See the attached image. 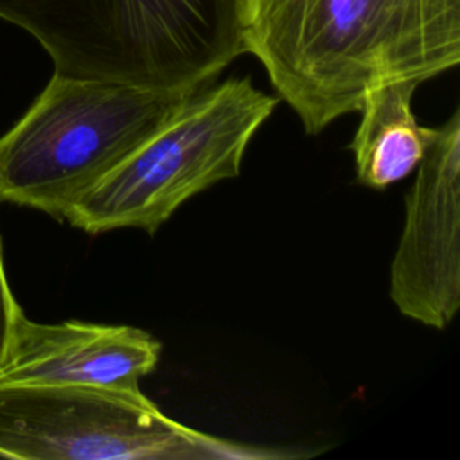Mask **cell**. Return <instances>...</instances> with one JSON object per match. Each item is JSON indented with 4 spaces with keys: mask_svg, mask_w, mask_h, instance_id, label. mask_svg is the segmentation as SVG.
<instances>
[{
    "mask_svg": "<svg viewBox=\"0 0 460 460\" xmlns=\"http://www.w3.org/2000/svg\"><path fill=\"white\" fill-rule=\"evenodd\" d=\"M244 52L309 135L368 90L460 63V0H239Z\"/></svg>",
    "mask_w": 460,
    "mask_h": 460,
    "instance_id": "1",
    "label": "cell"
},
{
    "mask_svg": "<svg viewBox=\"0 0 460 460\" xmlns=\"http://www.w3.org/2000/svg\"><path fill=\"white\" fill-rule=\"evenodd\" d=\"M54 74L155 90L212 81L241 50L239 0H0Z\"/></svg>",
    "mask_w": 460,
    "mask_h": 460,
    "instance_id": "2",
    "label": "cell"
},
{
    "mask_svg": "<svg viewBox=\"0 0 460 460\" xmlns=\"http://www.w3.org/2000/svg\"><path fill=\"white\" fill-rule=\"evenodd\" d=\"M192 92L54 74L25 115L0 137V203L65 219L70 207Z\"/></svg>",
    "mask_w": 460,
    "mask_h": 460,
    "instance_id": "3",
    "label": "cell"
},
{
    "mask_svg": "<svg viewBox=\"0 0 460 460\" xmlns=\"http://www.w3.org/2000/svg\"><path fill=\"white\" fill-rule=\"evenodd\" d=\"M277 102L250 77L212 81L194 90L156 131L83 194L65 219L88 234L117 228L155 234L183 201L239 174L252 137Z\"/></svg>",
    "mask_w": 460,
    "mask_h": 460,
    "instance_id": "4",
    "label": "cell"
},
{
    "mask_svg": "<svg viewBox=\"0 0 460 460\" xmlns=\"http://www.w3.org/2000/svg\"><path fill=\"white\" fill-rule=\"evenodd\" d=\"M0 449L9 460H268L270 447L189 428L142 392L83 385H2Z\"/></svg>",
    "mask_w": 460,
    "mask_h": 460,
    "instance_id": "5",
    "label": "cell"
},
{
    "mask_svg": "<svg viewBox=\"0 0 460 460\" xmlns=\"http://www.w3.org/2000/svg\"><path fill=\"white\" fill-rule=\"evenodd\" d=\"M390 298L428 327L446 329L460 305V113L433 137L406 196V221L390 264Z\"/></svg>",
    "mask_w": 460,
    "mask_h": 460,
    "instance_id": "6",
    "label": "cell"
},
{
    "mask_svg": "<svg viewBox=\"0 0 460 460\" xmlns=\"http://www.w3.org/2000/svg\"><path fill=\"white\" fill-rule=\"evenodd\" d=\"M162 345L129 325L38 323L22 314L0 363L2 385H83L142 392Z\"/></svg>",
    "mask_w": 460,
    "mask_h": 460,
    "instance_id": "7",
    "label": "cell"
},
{
    "mask_svg": "<svg viewBox=\"0 0 460 460\" xmlns=\"http://www.w3.org/2000/svg\"><path fill=\"white\" fill-rule=\"evenodd\" d=\"M419 83L395 81L368 90L361 122L350 142L358 181L383 190L406 178L420 164L435 128H424L411 111Z\"/></svg>",
    "mask_w": 460,
    "mask_h": 460,
    "instance_id": "8",
    "label": "cell"
},
{
    "mask_svg": "<svg viewBox=\"0 0 460 460\" xmlns=\"http://www.w3.org/2000/svg\"><path fill=\"white\" fill-rule=\"evenodd\" d=\"M23 314V309L13 296V291L9 288L7 273L4 268V257H2V246H0V363L5 358V352L11 345L13 332L16 327L18 318Z\"/></svg>",
    "mask_w": 460,
    "mask_h": 460,
    "instance_id": "9",
    "label": "cell"
},
{
    "mask_svg": "<svg viewBox=\"0 0 460 460\" xmlns=\"http://www.w3.org/2000/svg\"><path fill=\"white\" fill-rule=\"evenodd\" d=\"M0 458H2V460H9V456H7V455H5L2 449H0Z\"/></svg>",
    "mask_w": 460,
    "mask_h": 460,
    "instance_id": "10",
    "label": "cell"
}]
</instances>
